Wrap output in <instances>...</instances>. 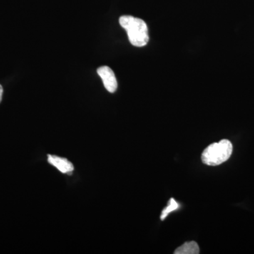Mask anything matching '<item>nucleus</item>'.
<instances>
[{"instance_id": "4", "label": "nucleus", "mask_w": 254, "mask_h": 254, "mask_svg": "<svg viewBox=\"0 0 254 254\" xmlns=\"http://www.w3.org/2000/svg\"><path fill=\"white\" fill-rule=\"evenodd\" d=\"M48 160L50 165H53L62 173H71L74 169L72 163H70L67 159L60 158L57 155H48Z\"/></svg>"}, {"instance_id": "2", "label": "nucleus", "mask_w": 254, "mask_h": 254, "mask_svg": "<svg viewBox=\"0 0 254 254\" xmlns=\"http://www.w3.org/2000/svg\"><path fill=\"white\" fill-rule=\"evenodd\" d=\"M233 147L229 140L212 143L202 153V162L209 166H217L226 162L232 155Z\"/></svg>"}, {"instance_id": "6", "label": "nucleus", "mask_w": 254, "mask_h": 254, "mask_svg": "<svg viewBox=\"0 0 254 254\" xmlns=\"http://www.w3.org/2000/svg\"><path fill=\"white\" fill-rule=\"evenodd\" d=\"M178 203H177L173 198H171V199H170V204H169L168 206L166 208L164 209L163 210L161 217H160V218H161V220H165V218L168 216L169 213H171L173 210H176V209L178 208Z\"/></svg>"}, {"instance_id": "3", "label": "nucleus", "mask_w": 254, "mask_h": 254, "mask_svg": "<svg viewBox=\"0 0 254 254\" xmlns=\"http://www.w3.org/2000/svg\"><path fill=\"white\" fill-rule=\"evenodd\" d=\"M97 72L103 80L107 91L110 93H115L118 88V81L113 70L109 66H103L98 68Z\"/></svg>"}, {"instance_id": "5", "label": "nucleus", "mask_w": 254, "mask_h": 254, "mask_svg": "<svg viewBox=\"0 0 254 254\" xmlns=\"http://www.w3.org/2000/svg\"><path fill=\"white\" fill-rule=\"evenodd\" d=\"M200 250L195 242H189L182 245L175 250V254H198Z\"/></svg>"}, {"instance_id": "7", "label": "nucleus", "mask_w": 254, "mask_h": 254, "mask_svg": "<svg viewBox=\"0 0 254 254\" xmlns=\"http://www.w3.org/2000/svg\"><path fill=\"white\" fill-rule=\"evenodd\" d=\"M2 95H3V88L2 86L0 85V103L1 102V100H2Z\"/></svg>"}, {"instance_id": "1", "label": "nucleus", "mask_w": 254, "mask_h": 254, "mask_svg": "<svg viewBox=\"0 0 254 254\" xmlns=\"http://www.w3.org/2000/svg\"><path fill=\"white\" fill-rule=\"evenodd\" d=\"M120 24L126 30L128 40L133 46L143 47L148 44V26L143 20L132 16H123L120 18Z\"/></svg>"}]
</instances>
